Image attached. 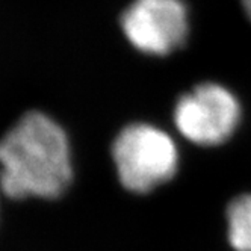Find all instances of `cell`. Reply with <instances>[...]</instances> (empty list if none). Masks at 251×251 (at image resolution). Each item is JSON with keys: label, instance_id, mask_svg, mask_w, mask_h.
Segmentation results:
<instances>
[{"label": "cell", "instance_id": "cell-1", "mask_svg": "<svg viewBox=\"0 0 251 251\" xmlns=\"http://www.w3.org/2000/svg\"><path fill=\"white\" fill-rule=\"evenodd\" d=\"M0 185L11 199H56L73 177L65 132L43 112L23 115L0 139Z\"/></svg>", "mask_w": 251, "mask_h": 251}, {"label": "cell", "instance_id": "cell-2", "mask_svg": "<svg viewBox=\"0 0 251 251\" xmlns=\"http://www.w3.org/2000/svg\"><path fill=\"white\" fill-rule=\"evenodd\" d=\"M120 182L132 192H149L174 176L177 149L174 141L150 124H132L120 132L114 147Z\"/></svg>", "mask_w": 251, "mask_h": 251}, {"label": "cell", "instance_id": "cell-3", "mask_svg": "<svg viewBox=\"0 0 251 251\" xmlns=\"http://www.w3.org/2000/svg\"><path fill=\"white\" fill-rule=\"evenodd\" d=\"M241 117V107L228 89L203 83L176 104L174 121L178 132L199 146H218L227 141Z\"/></svg>", "mask_w": 251, "mask_h": 251}, {"label": "cell", "instance_id": "cell-4", "mask_svg": "<svg viewBox=\"0 0 251 251\" xmlns=\"http://www.w3.org/2000/svg\"><path fill=\"white\" fill-rule=\"evenodd\" d=\"M121 26L127 40L149 55H168L185 43L188 12L180 0H135Z\"/></svg>", "mask_w": 251, "mask_h": 251}, {"label": "cell", "instance_id": "cell-5", "mask_svg": "<svg viewBox=\"0 0 251 251\" xmlns=\"http://www.w3.org/2000/svg\"><path fill=\"white\" fill-rule=\"evenodd\" d=\"M228 241L236 251H251V195L236 199L227 210Z\"/></svg>", "mask_w": 251, "mask_h": 251}, {"label": "cell", "instance_id": "cell-6", "mask_svg": "<svg viewBox=\"0 0 251 251\" xmlns=\"http://www.w3.org/2000/svg\"><path fill=\"white\" fill-rule=\"evenodd\" d=\"M242 5H244V8H245V11H247L248 17L251 19V0H242Z\"/></svg>", "mask_w": 251, "mask_h": 251}]
</instances>
